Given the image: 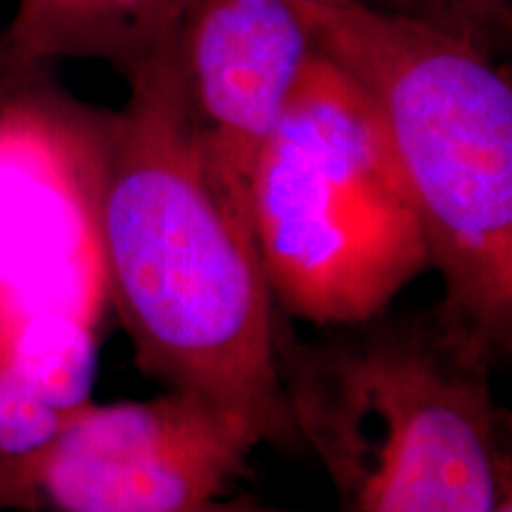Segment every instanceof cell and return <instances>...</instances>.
I'll return each mask as SVG.
<instances>
[{"label": "cell", "mask_w": 512, "mask_h": 512, "mask_svg": "<svg viewBox=\"0 0 512 512\" xmlns=\"http://www.w3.org/2000/svg\"><path fill=\"white\" fill-rule=\"evenodd\" d=\"M107 112L100 249L107 297L152 380L302 446L278 370V311L254 235L204 174L171 46Z\"/></svg>", "instance_id": "6da1fadb"}, {"label": "cell", "mask_w": 512, "mask_h": 512, "mask_svg": "<svg viewBox=\"0 0 512 512\" xmlns=\"http://www.w3.org/2000/svg\"><path fill=\"white\" fill-rule=\"evenodd\" d=\"M494 366L439 304L313 339L278 325L297 437L328 472L339 512H496L512 465Z\"/></svg>", "instance_id": "7a4b0ae2"}, {"label": "cell", "mask_w": 512, "mask_h": 512, "mask_svg": "<svg viewBox=\"0 0 512 512\" xmlns=\"http://www.w3.org/2000/svg\"><path fill=\"white\" fill-rule=\"evenodd\" d=\"M297 5V3H294ZM373 102L418 202L439 306L496 366L512 347V88L472 43L366 0L297 5Z\"/></svg>", "instance_id": "3957f363"}, {"label": "cell", "mask_w": 512, "mask_h": 512, "mask_svg": "<svg viewBox=\"0 0 512 512\" xmlns=\"http://www.w3.org/2000/svg\"><path fill=\"white\" fill-rule=\"evenodd\" d=\"M252 230L273 304L320 330L387 311L432 268L373 102L318 50L256 164Z\"/></svg>", "instance_id": "277c9868"}, {"label": "cell", "mask_w": 512, "mask_h": 512, "mask_svg": "<svg viewBox=\"0 0 512 512\" xmlns=\"http://www.w3.org/2000/svg\"><path fill=\"white\" fill-rule=\"evenodd\" d=\"M256 446L238 415L176 389L91 401L38 451L0 458V508L185 512L214 501Z\"/></svg>", "instance_id": "5b68a950"}, {"label": "cell", "mask_w": 512, "mask_h": 512, "mask_svg": "<svg viewBox=\"0 0 512 512\" xmlns=\"http://www.w3.org/2000/svg\"><path fill=\"white\" fill-rule=\"evenodd\" d=\"M41 74L0 98V297L100 323L110 304L100 249L107 114Z\"/></svg>", "instance_id": "8992f818"}, {"label": "cell", "mask_w": 512, "mask_h": 512, "mask_svg": "<svg viewBox=\"0 0 512 512\" xmlns=\"http://www.w3.org/2000/svg\"><path fill=\"white\" fill-rule=\"evenodd\" d=\"M316 50L292 0H190L171 41L204 174L252 235L256 164Z\"/></svg>", "instance_id": "52a82bcc"}, {"label": "cell", "mask_w": 512, "mask_h": 512, "mask_svg": "<svg viewBox=\"0 0 512 512\" xmlns=\"http://www.w3.org/2000/svg\"><path fill=\"white\" fill-rule=\"evenodd\" d=\"M190 0H17L0 36L15 79L55 60H100L131 76L174 41Z\"/></svg>", "instance_id": "ba28073f"}, {"label": "cell", "mask_w": 512, "mask_h": 512, "mask_svg": "<svg viewBox=\"0 0 512 512\" xmlns=\"http://www.w3.org/2000/svg\"><path fill=\"white\" fill-rule=\"evenodd\" d=\"M98 325L76 313L0 297V344L34 392L62 415L93 401Z\"/></svg>", "instance_id": "9c48e42d"}, {"label": "cell", "mask_w": 512, "mask_h": 512, "mask_svg": "<svg viewBox=\"0 0 512 512\" xmlns=\"http://www.w3.org/2000/svg\"><path fill=\"white\" fill-rule=\"evenodd\" d=\"M69 415L34 392L0 344V458L29 456L60 432Z\"/></svg>", "instance_id": "30bf717a"}, {"label": "cell", "mask_w": 512, "mask_h": 512, "mask_svg": "<svg viewBox=\"0 0 512 512\" xmlns=\"http://www.w3.org/2000/svg\"><path fill=\"white\" fill-rule=\"evenodd\" d=\"M382 10L430 24L491 57L508 43L512 27V0H387Z\"/></svg>", "instance_id": "8fae6325"}, {"label": "cell", "mask_w": 512, "mask_h": 512, "mask_svg": "<svg viewBox=\"0 0 512 512\" xmlns=\"http://www.w3.org/2000/svg\"><path fill=\"white\" fill-rule=\"evenodd\" d=\"M185 512H261V510L254 508V505H249V503H216V498H214V501H207V503L197 505V508L185 510Z\"/></svg>", "instance_id": "7c38bea8"}, {"label": "cell", "mask_w": 512, "mask_h": 512, "mask_svg": "<svg viewBox=\"0 0 512 512\" xmlns=\"http://www.w3.org/2000/svg\"><path fill=\"white\" fill-rule=\"evenodd\" d=\"M15 81H19V79H15V76H12V74L8 72V67H5L3 57H0V98H3V95L8 93V88H10Z\"/></svg>", "instance_id": "4fadbf2b"}, {"label": "cell", "mask_w": 512, "mask_h": 512, "mask_svg": "<svg viewBox=\"0 0 512 512\" xmlns=\"http://www.w3.org/2000/svg\"><path fill=\"white\" fill-rule=\"evenodd\" d=\"M297 5H342V3H351V0H292Z\"/></svg>", "instance_id": "5bb4252c"}, {"label": "cell", "mask_w": 512, "mask_h": 512, "mask_svg": "<svg viewBox=\"0 0 512 512\" xmlns=\"http://www.w3.org/2000/svg\"><path fill=\"white\" fill-rule=\"evenodd\" d=\"M496 512H512V491H508V494L503 496V501L498 503Z\"/></svg>", "instance_id": "9a60e30c"}]
</instances>
